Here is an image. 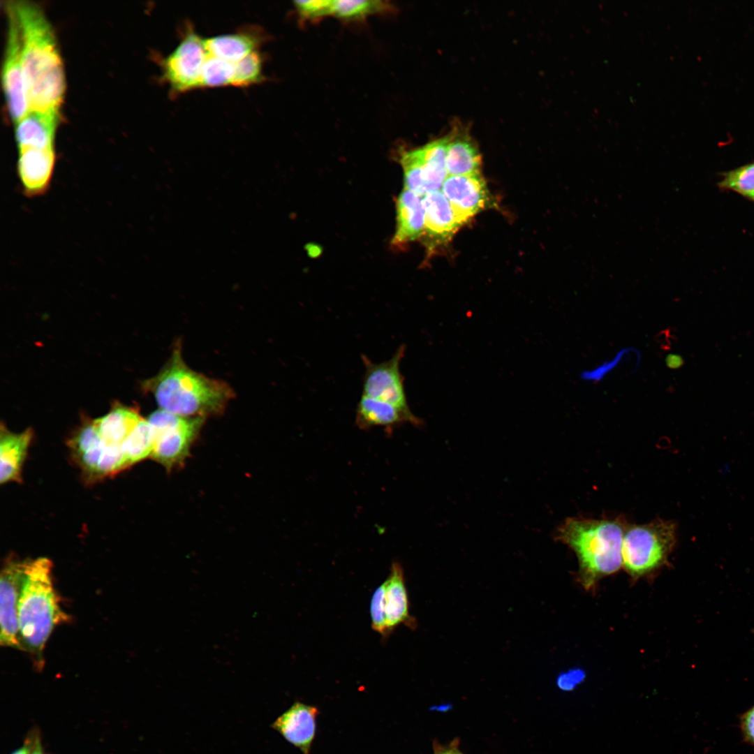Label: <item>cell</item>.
Returning <instances> with one entry per match:
<instances>
[{"label":"cell","instance_id":"obj_26","mask_svg":"<svg viewBox=\"0 0 754 754\" xmlns=\"http://www.w3.org/2000/svg\"><path fill=\"white\" fill-rule=\"evenodd\" d=\"M235 63L210 56L203 65L199 88L232 85Z\"/></svg>","mask_w":754,"mask_h":754},{"label":"cell","instance_id":"obj_19","mask_svg":"<svg viewBox=\"0 0 754 754\" xmlns=\"http://www.w3.org/2000/svg\"><path fill=\"white\" fill-rule=\"evenodd\" d=\"M263 40V34L250 28L205 38V45L210 56L235 63L258 51Z\"/></svg>","mask_w":754,"mask_h":754},{"label":"cell","instance_id":"obj_12","mask_svg":"<svg viewBox=\"0 0 754 754\" xmlns=\"http://www.w3.org/2000/svg\"><path fill=\"white\" fill-rule=\"evenodd\" d=\"M56 161L54 147L18 149L17 173L26 197L36 198L46 193L50 187Z\"/></svg>","mask_w":754,"mask_h":754},{"label":"cell","instance_id":"obj_16","mask_svg":"<svg viewBox=\"0 0 754 754\" xmlns=\"http://www.w3.org/2000/svg\"><path fill=\"white\" fill-rule=\"evenodd\" d=\"M425 230L422 197L404 188L397 200V227L392 245L400 246L422 236Z\"/></svg>","mask_w":754,"mask_h":754},{"label":"cell","instance_id":"obj_37","mask_svg":"<svg viewBox=\"0 0 754 754\" xmlns=\"http://www.w3.org/2000/svg\"><path fill=\"white\" fill-rule=\"evenodd\" d=\"M29 751H30L29 744L27 740H25L23 746H22L20 748L15 750V751H13L10 754H29Z\"/></svg>","mask_w":754,"mask_h":754},{"label":"cell","instance_id":"obj_38","mask_svg":"<svg viewBox=\"0 0 754 754\" xmlns=\"http://www.w3.org/2000/svg\"><path fill=\"white\" fill-rule=\"evenodd\" d=\"M752 201H753V202H754V197H753V198L752 199Z\"/></svg>","mask_w":754,"mask_h":754},{"label":"cell","instance_id":"obj_36","mask_svg":"<svg viewBox=\"0 0 754 754\" xmlns=\"http://www.w3.org/2000/svg\"><path fill=\"white\" fill-rule=\"evenodd\" d=\"M458 743L453 742L448 746L435 744L434 754H463L457 747Z\"/></svg>","mask_w":754,"mask_h":754},{"label":"cell","instance_id":"obj_30","mask_svg":"<svg viewBox=\"0 0 754 754\" xmlns=\"http://www.w3.org/2000/svg\"><path fill=\"white\" fill-rule=\"evenodd\" d=\"M333 0L295 1L294 6L304 20H318L332 15Z\"/></svg>","mask_w":754,"mask_h":754},{"label":"cell","instance_id":"obj_1","mask_svg":"<svg viewBox=\"0 0 754 754\" xmlns=\"http://www.w3.org/2000/svg\"><path fill=\"white\" fill-rule=\"evenodd\" d=\"M8 2L20 31L24 82L29 110L59 113L66 82L51 24L36 3L24 0Z\"/></svg>","mask_w":754,"mask_h":754},{"label":"cell","instance_id":"obj_8","mask_svg":"<svg viewBox=\"0 0 754 754\" xmlns=\"http://www.w3.org/2000/svg\"><path fill=\"white\" fill-rule=\"evenodd\" d=\"M405 350V346H400L390 359L381 362H374L366 355H362L364 367L362 394L394 406L408 418L411 424L420 426L422 420L413 414L408 405L404 380L400 371Z\"/></svg>","mask_w":754,"mask_h":754},{"label":"cell","instance_id":"obj_10","mask_svg":"<svg viewBox=\"0 0 754 754\" xmlns=\"http://www.w3.org/2000/svg\"><path fill=\"white\" fill-rule=\"evenodd\" d=\"M6 8L8 31L1 78L8 110L16 124L27 114L29 108L24 82L20 27L9 2Z\"/></svg>","mask_w":754,"mask_h":754},{"label":"cell","instance_id":"obj_5","mask_svg":"<svg viewBox=\"0 0 754 754\" xmlns=\"http://www.w3.org/2000/svg\"><path fill=\"white\" fill-rule=\"evenodd\" d=\"M674 522L656 519L626 526L622 541V565L633 577L647 575L665 564L677 542Z\"/></svg>","mask_w":754,"mask_h":754},{"label":"cell","instance_id":"obj_7","mask_svg":"<svg viewBox=\"0 0 754 754\" xmlns=\"http://www.w3.org/2000/svg\"><path fill=\"white\" fill-rule=\"evenodd\" d=\"M448 135L404 152L400 159L404 188L424 197L439 191L448 176L446 165Z\"/></svg>","mask_w":754,"mask_h":754},{"label":"cell","instance_id":"obj_34","mask_svg":"<svg viewBox=\"0 0 754 754\" xmlns=\"http://www.w3.org/2000/svg\"><path fill=\"white\" fill-rule=\"evenodd\" d=\"M26 740L30 746L29 754H45L41 745L40 732L37 728L29 732Z\"/></svg>","mask_w":754,"mask_h":754},{"label":"cell","instance_id":"obj_35","mask_svg":"<svg viewBox=\"0 0 754 754\" xmlns=\"http://www.w3.org/2000/svg\"><path fill=\"white\" fill-rule=\"evenodd\" d=\"M665 364L669 369H677L683 365L684 360L680 355L670 353L665 357Z\"/></svg>","mask_w":754,"mask_h":754},{"label":"cell","instance_id":"obj_24","mask_svg":"<svg viewBox=\"0 0 754 754\" xmlns=\"http://www.w3.org/2000/svg\"><path fill=\"white\" fill-rule=\"evenodd\" d=\"M155 434L151 424L143 417L121 444V449L130 465L151 456Z\"/></svg>","mask_w":754,"mask_h":754},{"label":"cell","instance_id":"obj_15","mask_svg":"<svg viewBox=\"0 0 754 754\" xmlns=\"http://www.w3.org/2000/svg\"><path fill=\"white\" fill-rule=\"evenodd\" d=\"M58 120L57 112L29 110L15 124L18 149L54 148Z\"/></svg>","mask_w":754,"mask_h":754},{"label":"cell","instance_id":"obj_4","mask_svg":"<svg viewBox=\"0 0 754 754\" xmlns=\"http://www.w3.org/2000/svg\"><path fill=\"white\" fill-rule=\"evenodd\" d=\"M626 525L619 519L570 517L557 528L555 538L575 553L582 585L589 589L622 566V541Z\"/></svg>","mask_w":754,"mask_h":754},{"label":"cell","instance_id":"obj_3","mask_svg":"<svg viewBox=\"0 0 754 754\" xmlns=\"http://www.w3.org/2000/svg\"><path fill=\"white\" fill-rule=\"evenodd\" d=\"M52 563L46 557L25 559L18 616L22 650L31 653L40 670L43 653L56 626L68 620L52 582Z\"/></svg>","mask_w":754,"mask_h":754},{"label":"cell","instance_id":"obj_20","mask_svg":"<svg viewBox=\"0 0 754 754\" xmlns=\"http://www.w3.org/2000/svg\"><path fill=\"white\" fill-rule=\"evenodd\" d=\"M425 213L424 232L436 240H446L461 226L441 190L422 197Z\"/></svg>","mask_w":754,"mask_h":754},{"label":"cell","instance_id":"obj_23","mask_svg":"<svg viewBox=\"0 0 754 754\" xmlns=\"http://www.w3.org/2000/svg\"><path fill=\"white\" fill-rule=\"evenodd\" d=\"M142 418L135 409L117 405L93 423L106 443L121 445Z\"/></svg>","mask_w":754,"mask_h":754},{"label":"cell","instance_id":"obj_25","mask_svg":"<svg viewBox=\"0 0 754 754\" xmlns=\"http://www.w3.org/2000/svg\"><path fill=\"white\" fill-rule=\"evenodd\" d=\"M387 1L376 0H333L332 15L344 20H362L369 15L390 11Z\"/></svg>","mask_w":754,"mask_h":754},{"label":"cell","instance_id":"obj_13","mask_svg":"<svg viewBox=\"0 0 754 754\" xmlns=\"http://www.w3.org/2000/svg\"><path fill=\"white\" fill-rule=\"evenodd\" d=\"M441 191L461 225L482 210L489 201L486 184L480 175H448Z\"/></svg>","mask_w":754,"mask_h":754},{"label":"cell","instance_id":"obj_29","mask_svg":"<svg viewBox=\"0 0 754 754\" xmlns=\"http://www.w3.org/2000/svg\"><path fill=\"white\" fill-rule=\"evenodd\" d=\"M385 589V581L373 593L370 605L371 627L374 631L383 636L388 635L386 627Z\"/></svg>","mask_w":754,"mask_h":754},{"label":"cell","instance_id":"obj_2","mask_svg":"<svg viewBox=\"0 0 754 754\" xmlns=\"http://www.w3.org/2000/svg\"><path fill=\"white\" fill-rule=\"evenodd\" d=\"M144 386L152 392L160 409L188 417L221 413L235 397L234 390L225 381L188 367L182 358L179 342L160 372Z\"/></svg>","mask_w":754,"mask_h":754},{"label":"cell","instance_id":"obj_27","mask_svg":"<svg viewBox=\"0 0 754 754\" xmlns=\"http://www.w3.org/2000/svg\"><path fill=\"white\" fill-rule=\"evenodd\" d=\"M718 186L720 189L734 191L752 200L754 197V162L723 173Z\"/></svg>","mask_w":754,"mask_h":754},{"label":"cell","instance_id":"obj_11","mask_svg":"<svg viewBox=\"0 0 754 754\" xmlns=\"http://www.w3.org/2000/svg\"><path fill=\"white\" fill-rule=\"evenodd\" d=\"M25 560H6L0 579V643L2 646L22 649L20 640L18 606L24 576Z\"/></svg>","mask_w":754,"mask_h":754},{"label":"cell","instance_id":"obj_22","mask_svg":"<svg viewBox=\"0 0 754 754\" xmlns=\"http://www.w3.org/2000/svg\"><path fill=\"white\" fill-rule=\"evenodd\" d=\"M404 422L411 423L408 418L394 406L361 395L355 414V423L360 429H367L375 427L392 429Z\"/></svg>","mask_w":754,"mask_h":754},{"label":"cell","instance_id":"obj_9","mask_svg":"<svg viewBox=\"0 0 754 754\" xmlns=\"http://www.w3.org/2000/svg\"><path fill=\"white\" fill-rule=\"evenodd\" d=\"M209 57L205 38L188 29L162 61L163 77L173 94L199 88L202 69Z\"/></svg>","mask_w":754,"mask_h":754},{"label":"cell","instance_id":"obj_14","mask_svg":"<svg viewBox=\"0 0 754 754\" xmlns=\"http://www.w3.org/2000/svg\"><path fill=\"white\" fill-rule=\"evenodd\" d=\"M318 713L316 707L296 702L276 719L272 727L303 754H309Z\"/></svg>","mask_w":754,"mask_h":754},{"label":"cell","instance_id":"obj_32","mask_svg":"<svg viewBox=\"0 0 754 754\" xmlns=\"http://www.w3.org/2000/svg\"><path fill=\"white\" fill-rule=\"evenodd\" d=\"M628 350V348L621 350L616 354V356L612 361L609 362H604L601 366L596 368V369L593 371H583L581 374L580 377L582 379L587 380H600L606 375L607 373L609 372L614 367L617 366L619 361H621V360L623 358V355L628 353V352H626Z\"/></svg>","mask_w":754,"mask_h":754},{"label":"cell","instance_id":"obj_31","mask_svg":"<svg viewBox=\"0 0 754 754\" xmlns=\"http://www.w3.org/2000/svg\"><path fill=\"white\" fill-rule=\"evenodd\" d=\"M586 672L579 668H574L560 674L556 679L557 687L565 692L575 690L585 679Z\"/></svg>","mask_w":754,"mask_h":754},{"label":"cell","instance_id":"obj_21","mask_svg":"<svg viewBox=\"0 0 754 754\" xmlns=\"http://www.w3.org/2000/svg\"><path fill=\"white\" fill-rule=\"evenodd\" d=\"M386 582L385 615L388 634L402 623L414 626L409 615L408 598L404 570L398 562L392 563Z\"/></svg>","mask_w":754,"mask_h":754},{"label":"cell","instance_id":"obj_6","mask_svg":"<svg viewBox=\"0 0 754 754\" xmlns=\"http://www.w3.org/2000/svg\"><path fill=\"white\" fill-rule=\"evenodd\" d=\"M205 417H188L162 409L153 412L147 420L154 434L151 457L170 471L184 463L205 422Z\"/></svg>","mask_w":754,"mask_h":754},{"label":"cell","instance_id":"obj_28","mask_svg":"<svg viewBox=\"0 0 754 754\" xmlns=\"http://www.w3.org/2000/svg\"><path fill=\"white\" fill-rule=\"evenodd\" d=\"M263 67V56L258 50L251 53L235 63L232 85L244 87L262 82L265 79Z\"/></svg>","mask_w":754,"mask_h":754},{"label":"cell","instance_id":"obj_17","mask_svg":"<svg viewBox=\"0 0 754 754\" xmlns=\"http://www.w3.org/2000/svg\"><path fill=\"white\" fill-rule=\"evenodd\" d=\"M448 138L446 165L448 175H480V154L468 130L461 126H455Z\"/></svg>","mask_w":754,"mask_h":754},{"label":"cell","instance_id":"obj_18","mask_svg":"<svg viewBox=\"0 0 754 754\" xmlns=\"http://www.w3.org/2000/svg\"><path fill=\"white\" fill-rule=\"evenodd\" d=\"M33 437V430L23 432L10 431L3 424L0 434V482L22 481V469Z\"/></svg>","mask_w":754,"mask_h":754},{"label":"cell","instance_id":"obj_33","mask_svg":"<svg viewBox=\"0 0 754 754\" xmlns=\"http://www.w3.org/2000/svg\"><path fill=\"white\" fill-rule=\"evenodd\" d=\"M739 727L744 741L754 747V705L740 716Z\"/></svg>","mask_w":754,"mask_h":754}]
</instances>
